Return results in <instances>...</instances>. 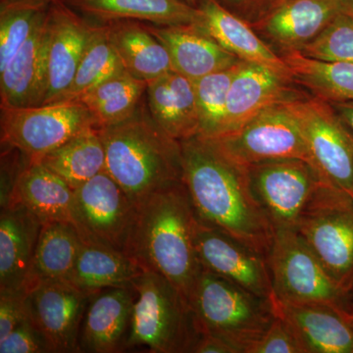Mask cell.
<instances>
[{
  "instance_id": "1",
  "label": "cell",
  "mask_w": 353,
  "mask_h": 353,
  "mask_svg": "<svg viewBox=\"0 0 353 353\" xmlns=\"http://www.w3.org/2000/svg\"><path fill=\"white\" fill-rule=\"evenodd\" d=\"M181 145L183 182L197 219L268 256L275 230L253 196L245 167L208 139L194 137Z\"/></svg>"
},
{
  "instance_id": "2",
  "label": "cell",
  "mask_w": 353,
  "mask_h": 353,
  "mask_svg": "<svg viewBox=\"0 0 353 353\" xmlns=\"http://www.w3.org/2000/svg\"><path fill=\"white\" fill-rule=\"evenodd\" d=\"M137 205L128 254L190 301L203 268L194 243L196 215L183 182L158 190Z\"/></svg>"
},
{
  "instance_id": "3",
  "label": "cell",
  "mask_w": 353,
  "mask_h": 353,
  "mask_svg": "<svg viewBox=\"0 0 353 353\" xmlns=\"http://www.w3.org/2000/svg\"><path fill=\"white\" fill-rule=\"evenodd\" d=\"M105 152V171L134 204L153 192L183 182L181 141L158 126L148 104L131 117L99 129Z\"/></svg>"
},
{
  "instance_id": "4",
  "label": "cell",
  "mask_w": 353,
  "mask_h": 353,
  "mask_svg": "<svg viewBox=\"0 0 353 353\" xmlns=\"http://www.w3.org/2000/svg\"><path fill=\"white\" fill-rule=\"evenodd\" d=\"M137 292L127 350L192 352L201 336L190 301L163 276L145 271L132 283Z\"/></svg>"
},
{
  "instance_id": "5",
  "label": "cell",
  "mask_w": 353,
  "mask_h": 353,
  "mask_svg": "<svg viewBox=\"0 0 353 353\" xmlns=\"http://www.w3.org/2000/svg\"><path fill=\"white\" fill-rule=\"evenodd\" d=\"M190 303L201 333L222 339L238 353H248L276 317L273 299L204 270Z\"/></svg>"
},
{
  "instance_id": "6",
  "label": "cell",
  "mask_w": 353,
  "mask_h": 353,
  "mask_svg": "<svg viewBox=\"0 0 353 353\" xmlns=\"http://www.w3.org/2000/svg\"><path fill=\"white\" fill-rule=\"evenodd\" d=\"M336 285L353 294V199L329 183L320 185L296 227Z\"/></svg>"
},
{
  "instance_id": "7",
  "label": "cell",
  "mask_w": 353,
  "mask_h": 353,
  "mask_svg": "<svg viewBox=\"0 0 353 353\" xmlns=\"http://www.w3.org/2000/svg\"><path fill=\"white\" fill-rule=\"evenodd\" d=\"M267 261L275 299L326 304L339 310L352 303V294L336 285L296 230H276Z\"/></svg>"
},
{
  "instance_id": "8",
  "label": "cell",
  "mask_w": 353,
  "mask_h": 353,
  "mask_svg": "<svg viewBox=\"0 0 353 353\" xmlns=\"http://www.w3.org/2000/svg\"><path fill=\"white\" fill-rule=\"evenodd\" d=\"M0 119L2 145L18 150L30 161H39L88 128H97L94 115L81 101L1 108Z\"/></svg>"
},
{
  "instance_id": "9",
  "label": "cell",
  "mask_w": 353,
  "mask_h": 353,
  "mask_svg": "<svg viewBox=\"0 0 353 353\" xmlns=\"http://www.w3.org/2000/svg\"><path fill=\"white\" fill-rule=\"evenodd\" d=\"M292 103L273 106L236 131L204 139L241 166L285 158H297L312 164Z\"/></svg>"
},
{
  "instance_id": "10",
  "label": "cell",
  "mask_w": 353,
  "mask_h": 353,
  "mask_svg": "<svg viewBox=\"0 0 353 353\" xmlns=\"http://www.w3.org/2000/svg\"><path fill=\"white\" fill-rule=\"evenodd\" d=\"M253 196L274 230H296L320 185L328 183L312 164L297 158L245 166Z\"/></svg>"
},
{
  "instance_id": "11",
  "label": "cell",
  "mask_w": 353,
  "mask_h": 353,
  "mask_svg": "<svg viewBox=\"0 0 353 353\" xmlns=\"http://www.w3.org/2000/svg\"><path fill=\"white\" fill-rule=\"evenodd\" d=\"M137 205L103 171L75 189L74 225L83 240L129 252Z\"/></svg>"
},
{
  "instance_id": "12",
  "label": "cell",
  "mask_w": 353,
  "mask_h": 353,
  "mask_svg": "<svg viewBox=\"0 0 353 353\" xmlns=\"http://www.w3.org/2000/svg\"><path fill=\"white\" fill-rule=\"evenodd\" d=\"M313 166L353 199V138L329 102L310 97L292 103Z\"/></svg>"
},
{
  "instance_id": "13",
  "label": "cell",
  "mask_w": 353,
  "mask_h": 353,
  "mask_svg": "<svg viewBox=\"0 0 353 353\" xmlns=\"http://www.w3.org/2000/svg\"><path fill=\"white\" fill-rule=\"evenodd\" d=\"M92 294L69 281L41 283L27 290L29 319L51 352H81V328Z\"/></svg>"
},
{
  "instance_id": "14",
  "label": "cell",
  "mask_w": 353,
  "mask_h": 353,
  "mask_svg": "<svg viewBox=\"0 0 353 353\" xmlns=\"http://www.w3.org/2000/svg\"><path fill=\"white\" fill-rule=\"evenodd\" d=\"M95 25L63 0H53L46 22V90L41 105L58 103L64 99Z\"/></svg>"
},
{
  "instance_id": "15",
  "label": "cell",
  "mask_w": 353,
  "mask_h": 353,
  "mask_svg": "<svg viewBox=\"0 0 353 353\" xmlns=\"http://www.w3.org/2000/svg\"><path fill=\"white\" fill-rule=\"evenodd\" d=\"M194 243L204 271L226 279L256 296L273 299L267 257L199 219Z\"/></svg>"
},
{
  "instance_id": "16",
  "label": "cell",
  "mask_w": 353,
  "mask_h": 353,
  "mask_svg": "<svg viewBox=\"0 0 353 353\" xmlns=\"http://www.w3.org/2000/svg\"><path fill=\"white\" fill-rule=\"evenodd\" d=\"M341 13L340 0H277L250 25L283 57L301 52Z\"/></svg>"
},
{
  "instance_id": "17",
  "label": "cell",
  "mask_w": 353,
  "mask_h": 353,
  "mask_svg": "<svg viewBox=\"0 0 353 353\" xmlns=\"http://www.w3.org/2000/svg\"><path fill=\"white\" fill-rule=\"evenodd\" d=\"M310 95L294 81L245 62L230 87L222 132L218 137L241 129L267 109L303 101Z\"/></svg>"
},
{
  "instance_id": "18",
  "label": "cell",
  "mask_w": 353,
  "mask_h": 353,
  "mask_svg": "<svg viewBox=\"0 0 353 353\" xmlns=\"http://www.w3.org/2000/svg\"><path fill=\"white\" fill-rule=\"evenodd\" d=\"M136 299L134 285L94 292L81 328V352L114 353L127 350Z\"/></svg>"
},
{
  "instance_id": "19",
  "label": "cell",
  "mask_w": 353,
  "mask_h": 353,
  "mask_svg": "<svg viewBox=\"0 0 353 353\" xmlns=\"http://www.w3.org/2000/svg\"><path fill=\"white\" fill-rule=\"evenodd\" d=\"M274 310L294 332L304 353H353V331L341 310L273 297Z\"/></svg>"
},
{
  "instance_id": "20",
  "label": "cell",
  "mask_w": 353,
  "mask_h": 353,
  "mask_svg": "<svg viewBox=\"0 0 353 353\" xmlns=\"http://www.w3.org/2000/svg\"><path fill=\"white\" fill-rule=\"evenodd\" d=\"M196 8L201 12L197 26L225 50L241 61L259 65L294 81L284 59L260 38L250 23L230 12L217 0H201Z\"/></svg>"
},
{
  "instance_id": "21",
  "label": "cell",
  "mask_w": 353,
  "mask_h": 353,
  "mask_svg": "<svg viewBox=\"0 0 353 353\" xmlns=\"http://www.w3.org/2000/svg\"><path fill=\"white\" fill-rule=\"evenodd\" d=\"M148 26L166 46L174 70L192 82L241 62L197 25Z\"/></svg>"
},
{
  "instance_id": "22",
  "label": "cell",
  "mask_w": 353,
  "mask_h": 353,
  "mask_svg": "<svg viewBox=\"0 0 353 353\" xmlns=\"http://www.w3.org/2000/svg\"><path fill=\"white\" fill-rule=\"evenodd\" d=\"M43 223L20 203L0 213V289L26 290Z\"/></svg>"
},
{
  "instance_id": "23",
  "label": "cell",
  "mask_w": 353,
  "mask_h": 353,
  "mask_svg": "<svg viewBox=\"0 0 353 353\" xmlns=\"http://www.w3.org/2000/svg\"><path fill=\"white\" fill-rule=\"evenodd\" d=\"M48 14L10 62L0 71V108H32L43 104Z\"/></svg>"
},
{
  "instance_id": "24",
  "label": "cell",
  "mask_w": 353,
  "mask_h": 353,
  "mask_svg": "<svg viewBox=\"0 0 353 353\" xmlns=\"http://www.w3.org/2000/svg\"><path fill=\"white\" fill-rule=\"evenodd\" d=\"M146 83V104L158 126L179 141L199 136L201 123L192 81L171 71Z\"/></svg>"
},
{
  "instance_id": "25",
  "label": "cell",
  "mask_w": 353,
  "mask_h": 353,
  "mask_svg": "<svg viewBox=\"0 0 353 353\" xmlns=\"http://www.w3.org/2000/svg\"><path fill=\"white\" fill-rule=\"evenodd\" d=\"M74 199L75 190L61 176L39 161L27 160L16 176L8 203L22 204L43 225L74 224Z\"/></svg>"
},
{
  "instance_id": "26",
  "label": "cell",
  "mask_w": 353,
  "mask_h": 353,
  "mask_svg": "<svg viewBox=\"0 0 353 353\" xmlns=\"http://www.w3.org/2000/svg\"><path fill=\"white\" fill-rule=\"evenodd\" d=\"M85 17L101 24L131 20L155 26L199 25V9L181 0H63Z\"/></svg>"
},
{
  "instance_id": "27",
  "label": "cell",
  "mask_w": 353,
  "mask_h": 353,
  "mask_svg": "<svg viewBox=\"0 0 353 353\" xmlns=\"http://www.w3.org/2000/svg\"><path fill=\"white\" fill-rule=\"evenodd\" d=\"M104 25L109 41L130 75L148 82L175 71L166 46L150 32L145 23L123 20Z\"/></svg>"
},
{
  "instance_id": "28",
  "label": "cell",
  "mask_w": 353,
  "mask_h": 353,
  "mask_svg": "<svg viewBox=\"0 0 353 353\" xmlns=\"http://www.w3.org/2000/svg\"><path fill=\"white\" fill-rule=\"evenodd\" d=\"M145 271L131 255L82 238L70 282L94 294L108 288L132 285Z\"/></svg>"
},
{
  "instance_id": "29",
  "label": "cell",
  "mask_w": 353,
  "mask_h": 353,
  "mask_svg": "<svg viewBox=\"0 0 353 353\" xmlns=\"http://www.w3.org/2000/svg\"><path fill=\"white\" fill-rule=\"evenodd\" d=\"M81 245L82 236L73 223L43 225L26 290L41 283L70 282Z\"/></svg>"
},
{
  "instance_id": "30",
  "label": "cell",
  "mask_w": 353,
  "mask_h": 353,
  "mask_svg": "<svg viewBox=\"0 0 353 353\" xmlns=\"http://www.w3.org/2000/svg\"><path fill=\"white\" fill-rule=\"evenodd\" d=\"M297 85L327 102H353V63L326 61L301 52L282 57Z\"/></svg>"
},
{
  "instance_id": "31",
  "label": "cell",
  "mask_w": 353,
  "mask_h": 353,
  "mask_svg": "<svg viewBox=\"0 0 353 353\" xmlns=\"http://www.w3.org/2000/svg\"><path fill=\"white\" fill-rule=\"evenodd\" d=\"M39 161L77 189L105 171V152L99 129L88 128Z\"/></svg>"
},
{
  "instance_id": "32",
  "label": "cell",
  "mask_w": 353,
  "mask_h": 353,
  "mask_svg": "<svg viewBox=\"0 0 353 353\" xmlns=\"http://www.w3.org/2000/svg\"><path fill=\"white\" fill-rule=\"evenodd\" d=\"M145 81L127 72L97 85L80 101L94 115L97 129L119 124L131 117L146 92Z\"/></svg>"
},
{
  "instance_id": "33",
  "label": "cell",
  "mask_w": 353,
  "mask_h": 353,
  "mask_svg": "<svg viewBox=\"0 0 353 353\" xmlns=\"http://www.w3.org/2000/svg\"><path fill=\"white\" fill-rule=\"evenodd\" d=\"M124 72L126 71L109 41L106 26L97 24L73 83L61 102L79 101L97 85Z\"/></svg>"
},
{
  "instance_id": "34",
  "label": "cell",
  "mask_w": 353,
  "mask_h": 353,
  "mask_svg": "<svg viewBox=\"0 0 353 353\" xmlns=\"http://www.w3.org/2000/svg\"><path fill=\"white\" fill-rule=\"evenodd\" d=\"M53 0H0V71L46 17Z\"/></svg>"
},
{
  "instance_id": "35",
  "label": "cell",
  "mask_w": 353,
  "mask_h": 353,
  "mask_svg": "<svg viewBox=\"0 0 353 353\" xmlns=\"http://www.w3.org/2000/svg\"><path fill=\"white\" fill-rule=\"evenodd\" d=\"M245 62L194 81L199 114V138L213 139L222 132L228 94L234 77Z\"/></svg>"
},
{
  "instance_id": "36",
  "label": "cell",
  "mask_w": 353,
  "mask_h": 353,
  "mask_svg": "<svg viewBox=\"0 0 353 353\" xmlns=\"http://www.w3.org/2000/svg\"><path fill=\"white\" fill-rule=\"evenodd\" d=\"M301 53L315 59L353 63V18L339 14Z\"/></svg>"
},
{
  "instance_id": "37",
  "label": "cell",
  "mask_w": 353,
  "mask_h": 353,
  "mask_svg": "<svg viewBox=\"0 0 353 353\" xmlns=\"http://www.w3.org/2000/svg\"><path fill=\"white\" fill-rule=\"evenodd\" d=\"M248 353H304V350L287 322L276 314L269 328Z\"/></svg>"
},
{
  "instance_id": "38",
  "label": "cell",
  "mask_w": 353,
  "mask_h": 353,
  "mask_svg": "<svg viewBox=\"0 0 353 353\" xmlns=\"http://www.w3.org/2000/svg\"><path fill=\"white\" fill-rule=\"evenodd\" d=\"M51 352L41 332L28 318L6 338L0 340V353Z\"/></svg>"
},
{
  "instance_id": "39",
  "label": "cell",
  "mask_w": 353,
  "mask_h": 353,
  "mask_svg": "<svg viewBox=\"0 0 353 353\" xmlns=\"http://www.w3.org/2000/svg\"><path fill=\"white\" fill-rule=\"evenodd\" d=\"M27 290L0 289V340L29 318Z\"/></svg>"
},
{
  "instance_id": "40",
  "label": "cell",
  "mask_w": 353,
  "mask_h": 353,
  "mask_svg": "<svg viewBox=\"0 0 353 353\" xmlns=\"http://www.w3.org/2000/svg\"><path fill=\"white\" fill-rule=\"evenodd\" d=\"M234 15L252 24L261 18L277 0H217Z\"/></svg>"
},
{
  "instance_id": "41",
  "label": "cell",
  "mask_w": 353,
  "mask_h": 353,
  "mask_svg": "<svg viewBox=\"0 0 353 353\" xmlns=\"http://www.w3.org/2000/svg\"><path fill=\"white\" fill-rule=\"evenodd\" d=\"M192 353H238L236 348L232 347L222 339L212 334H202L194 345Z\"/></svg>"
},
{
  "instance_id": "42",
  "label": "cell",
  "mask_w": 353,
  "mask_h": 353,
  "mask_svg": "<svg viewBox=\"0 0 353 353\" xmlns=\"http://www.w3.org/2000/svg\"><path fill=\"white\" fill-rule=\"evenodd\" d=\"M341 124L353 138V102H329Z\"/></svg>"
},
{
  "instance_id": "43",
  "label": "cell",
  "mask_w": 353,
  "mask_h": 353,
  "mask_svg": "<svg viewBox=\"0 0 353 353\" xmlns=\"http://www.w3.org/2000/svg\"><path fill=\"white\" fill-rule=\"evenodd\" d=\"M341 13L353 18V0H340Z\"/></svg>"
},
{
  "instance_id": "44",
  "label": "cell",
  "mask_w": 353,
  "mask_h": 353,
  "mask_svg": "<svg viewBox=\"0 0 353 353\" xmlns=\"http://www.w3.org/2000/svg\"><path fill=\"white\" fill-rule=\"evenodd\" d=\"M341 312L353 331V303H350L347 309L341 310Z\"/></svg>"
},
{
  "instance_id": "45",
  "label": "cell",
  "mask_w": 353,
  "mask_h": 353,
  "mask_svg": "<svg viewBox=\"0 0 353 353\" xmlns=\"http://www.w3.org/2000/svg\"><path fill=\"white\" fill-rule=\"evenodd\" d=\"M183 3L188 4V6L194 7L196 8L199 4L201 3V0H181Z\"/></svg>"
}]
</instances>
